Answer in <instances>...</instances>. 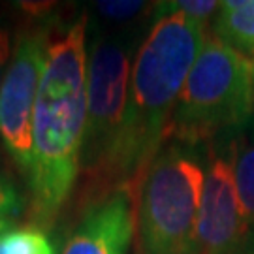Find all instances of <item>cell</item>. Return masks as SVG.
I'll use <instances>...</instances> for the list:
<instances>
[{"label": "cell", "instance_id": "cell-1", "mask_svg": "<svg viewBox=\"0 0 254 254\" xmlns=\"http://www.w3.org/2000/svg\"><path fill=\"white\" fill-rule=\"evenodd\" d=\"M205 38V25L179 11L153 21L132 63L123 125L98 173L104 187L139 189Z\"/></svg>", "mask_w": 254, "mask_h": 254}, {"label": "cell", "instance_id": "cell-2", "mask_svg": "<svg viewBox=\"0 0 254 254\" xmlns=\"http://www.w3.org/2000/svg\"><path fill=\"white\" fill-rule=\"evenodd\" d=\"M87 123V23L85 17L46 34V63L32 123L28 172L32 215L51 224L81 170Z\"/></svg>", "mask_w": 254, "mask_h": 254}, {"label": "cell", "instance_id": "cell-3", "mask_svg": "<svg viewBox=\"0 0 254 254\" xmlns=\"http://www.w3.org/2000/svg\"><path fill=\"white\" fill-rule=\"evenodd\" d=\"M254 117V61L205 38L168 125L166 139L198 147Z\"/></svg>", "mask_w": 254, "mask_h": 254}, {"label": "cell", "instance_id": "cell-4", "mask_svg": "<svg viewBox=\"0 0 254 254\" xmlns=\"http://www.w3.org/2000/svg\"><path fill=\"white\" fill-rule=\"evenodd\" d=\"M205 179L198 147L162 145L139 185L136 224L141 254H194Z\"/></svg>", "mask_w": 254, "mask_h": 254}, {"label": "cell", "instance_id": "cell-5", "mask_svg": "<svg viewBox=\"0 0 254 254\" xmlns=\"http://www.w3.org/2000/svg\"><path fill=\"white\" fill-rule=\"evenodd\" d=\"M132 47L117 38H96L87 57V123L81 168L98 173L108 160L123 125Z\"/></svg>", "mask_w": 254, "mask_h": 254}, {"label": "cell", "instance_id": "cell-6", "mask_svg": "<svg viewBox=\"0 0 254 254\" xmlns=\"http://www.w3.org/2000/svg\"><path fill=\"white\" fill-rule=\"evenodd\" d=\"M194 254H249V230L234 179L230 151L220 136L205 154V179Z\"/></svg>", "mask_w": 254, "mask_h": 254}, {"label": "cell", "instance_id": "cell-7", "mask_svg": "<svg viewBox=\"0 0 254 254\" xmlns=\"http://www.w3.org/2000/svg\"><path fill=\"white\" fill-rule=\"evenodd\" d=\"M46 63V34L21 38L0 87V137L13 160L30 172L32 123Z\"/></svg>", "mask_w": 254, "mask_h": 254}, {"label": "cell", "instance_id": "cell-8", "mask_svg": "<svg viewBox=\"0 0 254 254\" xmlns=\"http://www.w3.org/2000/svg\"><path fill=\"white\" fill-rule=\"evenodd\" d=\"M134 232V194L119 189L87 211L63 254H128Z\"/></svg>", "mask_w": 254, "mask_h": 254}, {"label": "cell", "instance_id": "cell-9", "mask_svg": "<svg viewBox=\"0 0 254 254\" xmlns=\"http://www.w3.org/2000/svg\"><path fill=\"white\" fill-rule=\"evenodd\" d=\"M234 179L249 230V254H254V117L243 127L224 134Z\"/></svg>", "mask_w": 254, "mask_h": 254}, {"label": "cell", "instance_id": "cell-10", "mask_svg": "<svg viewBox=\"0 0 254 254\" xmlns=\"http://www.w3.org/2000/svg\"><path fill=\"white\" fill-rule=\"evenodd\" d=\"M215 38L245 57H254V0L220 2L213 25Z\"/></svg>", "mask_w": 254, "mask_h": 254}, {"label": "cell", "instance_id": "cell-11", "mask_svg": "<svg viewBox=\"0 0 254 254\" xmlns=\"http://www.w3.org/2000/svg\"><path fill=\"white\" fill-rule=\"evenodd\" d=\"M0 254H57V251L42 230L30 226L0 234Z\"/></svg>", "mask_w": 254, "mask_h": 254}, {"label": "cell", "instance_id": "cell-12", "mask_svg": "<svg viewBox=\"0 0 254 254\" xmlns=\"http://www.w3.org/2000/svg\"><path fill=\"white\" fill-rule=\"evenodd\" d=\"M220 2L215 0H173V2H156L154 4V19L170 15V13H185L190 19L205 25L215 13H218Z\"/></svg>", "mask_w": 254, "mask_h": 254}, {"label": "cell", "instance_id": "cell-13", "mask_svg": "<svg viewBox=\"0 0 254 254\" xmlns=\"http://www.w3.org/2000/svg\"><path fill=\"white\" fill-rule=\"evenodd\" d=\"M96 6L102 15L113 21H128L151 8V4L147 2H123V0L121 2H98Z\"/></svg>", "mask_w": 254, "mask_h": 254}, {"label": "cell", "instance_id": "cell-14", "mask_svg": "<svg viewBox=\"0 0 254 254\" xmlns=\"http://www.w3.org/2000/svg\"><path fill=\"white\" fill-rule=\"evenodd\" d=\"M21 205L23 201L19 198L17 190L9 185L8 179L0 175V217H15L21 211Z\"/></svg>", "mask_w": 254, "mask_h": 254}, {"label": "cell", "instance_id": "cell-15", "mask_svg": "<svg viewBox=\"0 0 254 254\" xmlns=\"http://www.w3.org/2000/svg\"><path fill=\"white\" fill-rule=\"evenodd\" d=\"M11 59H13L11 57V36H9L8 30L0 28V87L4 83V77H6Z\"/></svg>", "mask_w": 254, "mask_h": 254}, {"label": "cell", "instance_id": "cell-16", "mask_svg": "<svg viewBox=\"0 0 254 254\" xmlns=\"http://www.w3.org/2000/svg\"><path fill=\"white\" fill-rule=\"evenodd\" d=\"M9 228V220L4 217H0V234H4V232H8Z\"/></svg>", "mask_w": 254, "mask_h": 254}]
</instances>
